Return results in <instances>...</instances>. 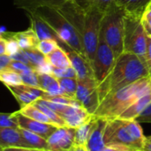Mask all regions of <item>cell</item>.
I'll list each match as a JSON object with an SVG mask.
<instances>
[{
  "instance_id": "1",
  "label": "cell",
  "mask_w": 151,
  "mask_h": 151,
  "mask_svg": "<svg viewBox=\"0 0 151 151\" xmlns=\"http://www.w3.org/2000/svg\"><path fill=\"white\" fill-rule=\"evenodd\" d=\"M149 76L150 75L144 60L124 51L116 58L111 72L97 87L100 103L108 95Z\"/></svg>"
},
{
  "instance_id": "2",
  "label": "cell",
  "mask_w": 151,
  "mask_h": 151,
  "mask_svg": "<svg viewBox=\"0 0 151 151\" xmlns=\"http://www.w3.org/2000/svg\"><path fill=\"white\" fill-rule=\"evenodd\" d=\"M151 89V76L141 79L104 97L94 116L108 120L119 118L138 98Z\"/></svg>"
},
{
  "instance_id": "3",
  "label": "cell",
  "mask_w": 151,
  "mask_h": 151,
  "mask_svg": "<svg viewBox=\"0 0 151 151\" xmlns=\"http://www.w3.org/2000/svg\"><path fill=\"white\" fill-rule=\"evenodd\" d=\"M145 139L137 120L120 118L108 120L104 133L105 146L120 145L135 151H142Z\"/></svg>"
},
{
  "instance_id": "4",
  "label": "cell",
  "mask_w": 151,
  "mask_h": 151,
  "mask_svg": "<svg viewBox=\"0 0 151 151\" xmlns=\"http://www.w3.org/2000/svg\"><path fill=\"white\" fill-rule=\"evenodd\" d=\"M35 12L54 31L59 40L58 42L65 43L74 51L85 57L82 43L78 33L58 9L42 7Z\"/></svg>"
},
{
  "instance_id": "5",
  "label": "cell",
  "mask_w": 151,
  "mask_h": 151,
  "mask_svg": "<svg viewBox=\"0 0 151 151\" xmlns=\"http://www.w3.org/2000/svg\"><path fill=\"white\" fill-rule=\"evenodd\" d=\"M126 12L115 3L102 18L100 35L111 47L116 58L124 52V19Z\"/></svg>"
},
{
  "instance_id": "6",
  "label": "cell",
  "mask_w": 151,
  "mask_h": 151,
  "mask_svg": "<svg viewBox=\"0 0 151 151\" xmlns=\"http://www.w3.org/2000/svg\"><path fill=\"white\" fill-rule=\"evenodd\" d=\"M77 1L85 9V22L81 34V43L84 55L91 65L92 61L94 60L98 44L101 20L104 14L99 12L92 4L84 0Z\"/></svg>"
},
{
  "instance_id": "7",
  "label": "cell",
  "mask_w": 151,
  "mask_h": 151,
  "mask_svg": "<svg viewBox=\"0 0 151 151\" xmlns=\"http://www.w3.org/2000/svg\"><path fill=\"white\" fill-rule=\"evenodd\" d=\"M142 16L126 13L124 19V51L133 53L145 62L148 35L142 22Z\"/></svg>"
},
{
  "instance_id": "8",
  "label": "cell",
  "mask_w": 151,
  "mask_h": 151,
  "mask_svg": "<svg viewBox=\"0 0 151 151\" xmlns=\"http://www.w3.org/2000/svg\"><path fill=\"white\" fill-rule=\"evenodd\" d=\"M116 56L104 37L99 35L98 44L94 60L91 63L94 77L97 84H101L111 72L116 62Z\"/></svg>"
},
{
  "instance_id": "9",
  "label": "cell",
  "mask_w": 151,
  "mask_h": 151,
  "mask_svg": "<svg viewBox=\"0 0 151 151\" xmlns=\"http://www.w3.org/2000/svg\"><path fill=\"white\" fill-rule=\"evenodd\" d=\"M78 86L75 99L91 115H94L100 104L98 84L95 79L77 80Z\"/></svg>"
},
{
  "instance_id": "10",
  "label": "cell",
  "mask_w": 151,
  "mask_h": 151,
  "mask_svg": "<svg viewBox=\"0 0 151 151\" xmlns=\"http://www.w3.org/2000/svg\"><path fill=\"white\" fill-rule=\"evenodd\" d=\"M75 128L58 127L48 139V151H73L75 149Z\"/></svg>"
},
{
  "instance_id": "11",
  "label": "cell",
  "mask_w": 151,
  "mask_h": 151,
  "mask_svg": "<svg viewBox=\"0 0 151 151\" xmlns=\"http://www.w3.org/2000/svg\"><path fill=\"white\" fill-rule=\"evenodd\" d=\"M13 113L17 119L19 127L28 130L30 132H33L46 140L58 128L57 126H55L53 124L43 123V122L35 120L31 118H28V117L23 115L22 113H20L19 111L16 112H13Z\"/></svg>"
},
{
  "instance_id": "12",
  "label": "cell",
  "mask_w": 151,
  "mask_h": 151,
  "mask_svg": "<svg viewBox=\"0 0 151 151\" xmlns=\"http://www.w3.org/2000/svg\"><path fill=\"white\" fill-rule=\"evenodd\" d=\"M58 44L66 51L71 61V65L76 72L77 80L95 79L91 65L85 57L74 51L63 42H58Z\"/></svg>"
},
{
  "instance_id": "13",
  "label": "cell",
  "mask_w": 151,
  "mask_h": 151,
  "mask_svg": "<svg viewBox=\"0 0 151 151\" xmlns=\"http://www.w3.org/2000/svg\"><path fill=\"white\" fill-rule=\"evenodd\" d=\"M59 116L65 122L66 127L77 128L91 118L89 114L80 104L73 105H66Z\"/></svg>"
},
{
  "instance_id": "14",
  "label": "cell",
  "mask_w": 151,
  "mask_h": 151,
  "mask_svg": "<svg viewBox=\"0 0 151 151\" xmlns=\"http://www.w3.org/2000/svg\"><path fill=\"white\" fill-rule=\"evenodd\" d=\"M108 123V119L104 118L96 117V122L88 140L85 145L88 151H102L105 147L104 133Z\"/></svg>"
},
{
  "instance_id": "15",
  "label": "cell",
  "mask_w": 151,
  "mask_h": 151,
  "mask_svg": "<svg viewBox=\"0 0 151 151\" xmlns=\"http://www.w3.org/2000/svg\"><path fill=\"white\" fill-rule=\"evenodd\" d=\"M0 36L14 40L21 50L35 49L39 42L37 35L31 27L20 32H3L0 33Z\"/></svg>"
},
{
  "instance_id": "16",
  "label": "cell",
  "mask_w": 151,
  "mask_h": 151,
  "mask_svg": "<svg viewBox=\"0 0 151 151\" xmlns=\"http://www.w3.org/2000/svg\"><path fill=\"white\" fill-rule=\"evenodd\" d=\"M11 147L28 148L19 130V127H0V148L5 149Z\"/></svg>"
},
{
  "instance_id": "17",
  "label": "cell",
  "mask_w": 151,
  "mask_h": 151,
  "mask_svg": "<svg viewBox=\"0 0 151 151\" xmlns=\"http://www.w3.org/2000/svg\"><path fill=\"white\" fill-rule=\"evenodd\" d=\"M17 8H20L26 12H35L39 8L49 7L53 9H60L70 0H12Z\"/></svg>"
},
{
  "instance_id": "18",
  "label": "cell",
  "mask_w": 151,
  "mask_h": 151,
  "mask_svg": "<svg viewBox=\"0 0 151 151\" xmlns=\"http://www.w3.org/2000/svg\"><path fill=\"white\" fill-rule=\"evenodd\" d=\"M30 19V27L35 31L39 40L54 39L59 42L54 31L43 21V19L35 12H26Z\"/></svg>"
},
{
  "instance_id": "19",
  "label": "cell",
  "mask_w": 151,
  "mask_h": 151,
  "mask_svg": "<svg viewBox=\"0 0 151 151\" xmlns=\"http://www.w3.org/2000/svg\"><path fill=\"white\" fill-rule=\"evenodd\" d=\"M38 88L44 90L50 96H64L58 79L51 73H38Z\"/></svg>"
},
{
  "instance_id": "20",
  "label": "cell",
  "mask_w": 151,
  "mask_h": 151,
  "mask_svg": "<svg viewBox=\"0 0 151 151\" xmlns=\"http://www.w3.org/2000/svg\"><path fill=\"white\" fill-rule=\"evenodd\" d=\"M114 3L127 14L142 16L151 4V0H114Z\"/></svg>"
},
{
  "instance_id": "21",
  "label": "cell",
  "mask_w": 151,
  "mask_h": 151,
  "mask_svg": "<svg viewBox=\"0 0 151 151\" xmlns=\"http://www.w3.org/2000/svg\"><path fill=\"white\" fill-rule=\"evenodd\" d=\"M151 103V89L138 98L132 105H130L119 118L125 119H135L138 115Z\"/></svg>"
},
{
  "instance_id": "22",
  "label": "cell",
  "mask_w": 151,
  "mask_h": 151,
  "mask_svg": "<svg viewBox=\"0 0 151 151\" xmlns=\"http://www.w3.org/2000/svg\"><path fill=\"white\" fill-rule=\"evenodd\" d=\"M45 58L46 62L54 68H66L72 66L66 51L60 45L55 50L45 56Z\"/></svg>"
},
{
  "instance_id": "23",
  "label": "cell",
  "mask_w": 151,
  "mask_h": 151,
  "mask_svg": "<svg viewBox=\"0 0 151 151\" xmlns=\"http://www.w3.org/2000/svg\"><path fill=\"white\" fill-rule=\"evenodd\" d=\"M6 88L16 98V100L20 105V108L32 104L35 101L37 100V98L34 95H32L28 90L27 85L21 84L18 86H8Z\"/></svg>"
},
{
  "instance_id": "24",
  "label": "cell",
  "mask_w": 151,
  "mask_h": 151,
  "mask_svg": "<svg viewBox=\"0 0 151 151\" xmlns=\"http://www.w3.org/2000/svg\"><path fill=\"white\" fill-rule=\"evenodd\" d=\"M96 122V116L92 115L91 118L84 124L75 128V147H85L88 137L92 132Z\"/></svg>"
},
{
  "instance_id": "25",
  "label": "cell",
  "mask_w": 151,
  "mask_h": 151,
  "mask_svg": "<svg viewBox=\"0 0 151 151\" xmlns=\"http://www.w3.org/2000/svg\"><path fill=\"white\" fill-rule=\"evenodd\" d=\"M19 130L20 134H22V137L24 141L26 142V143L27 144L29 149L48 151V142L46 139L42 138V136L33 132H30L28 130H26L20 127H19Z\"/></svg>"
},
{
  "instance_id": "26",
  "label": "cell",
  "mask_w": 151,
  "mask_h": 151,
  "mask_svg": "<svg viewBox=\"0 0 151 151\" xmlns=\"http://www.w3.org/2000/svg\"><path fill=\"white\" fill-rule=\"evenodd\" d=\"M58 81L63 92V95L65 96L75 99L78 86L77 78H60L58 79Z\"/></svg>"
},
{
  "instance_id": "27",
  "label": "cell",
  "mask_w": 151,
  "mask_h": 151,
  "mask_svg": "<svg viewBox=\"0 0 151 151\" xmlns=\"http://www.w3.org/2000/svg\"><path fill=\"white\" fill-rule=\"evenodd\" d=\"M32 104H34L35 106H36L40 111H42L51 121V123L55 126H57L58 127H66L65 122L64 121V119L58 114L56 113L54 111H52L51 109H50L48 106L44 105L42 103L40 102L39 99H37L36 101H35Z\"/></svg>"
},
{
  "instance_id": "28",
  "label": "cell",
  "mask_w": 151,
  "mask_h": 151,
  "mask_svg": "<svg viewBox=\"0 0 151 151\" xmlns=\"http://www.w3.org/2000/svg\"><path fill=\"white\" fill-rule=\"evenodd\" d=\"M19 111L20 113H22L23 115H25L28 118H31L35 120L43 122V123L52 124L51 121L50 120V119L34 104H29L25 107H22V108H20V110Z\"/></svg>"
},
{
  "instance_id": "29",
  "label": "cell",
  "mask_w": 151,
  "mask_h": 151,
  "mask_svg": "<svg viewBox=\"0 0 151 151\" xmlns=\"http://www.w3.org/2000/svg\"><path fill=\"white\" fill-rule=\"evenodd\" d=\"M0 81L4 83L6 87L23 84L20 74L10 67L0 72Z\"/></svg>"
},
{
  "instance_id": "30",
  "label": "cell",
  "mask_w": 151,
  "mask_h": 151,
  "mask_svg": "<svg viewBox=\"0 0 151 151\" xmlns=\"http://www.w3.org/2000/svg\"><path fill=\"white\" fill-rule=\"evenodd\" d=\"M58 47H59L58 41L54 39H43L39 40L35 49L44 56H47L48 54L55 50Z\"/></svg>"
},
{
  "instance_id": "31",
  "label": "cell",
  "mask_w": 151,
  "mask_h": 151,
  "mask_svg": "<svg viewBox=\"0 0 151 151\" xmlns=\"http://www.w3.org/2000/svg\"><path fill=\"white\" fill-rule=\"evenodd\" d=\"M51 74H53L56 78H77L75 70L70 66L66 68H51Z\"/></svg>"
},
{
  "instance_id": "32",
  "label": "cell",
  "mask_w": 151,
  "mask_h": 151,
  "mask_svg": "<svg viewBox=\"0 0 151 151\" xmlns=\"http://www.w3.org/2000/svg\"><path fill=\"white\" fill-rule=\"evenodd\" d=\"M37 73L38 72L35 69L20 73L23 84L33 86V87H38V80H37Z\"/></svg>"
},
{
  "instance_id": "33",
  "label": "cell",
  "mask_w": 151,
  "mask_h": 151,
  "mask_svg": "<svg viewBox=\"0 0 151 151\" xmlns=\"http://www.w3.org/2000/svg\"><path fill=\"white\" fill-rule=\"evenodd\" d=\"M0 127L18 128L17 119L14 113H1L0 112Z\"/></svg>"
},
{
  "instance_id": "34",
  "label": "cell",
  "mask_w": 151,
  "mask_h": 151,
  "mask_svg": "<svg viewBox=\"0 0 151 151\" xmlns=\"http://www.w3.org/2000/svg\"><path fill=\"white\" fill-rule=\"evenodd\" d=\"M114 4V0H93L92 4L103 14Z\"/></svg>"
},
{
  "instance_id": "35",
  "label": "cell",
  "mask_w": 151,
  "mask_h": 151,
  "mask_svg": "<svg viewBox=\"0 0 151 151\" xmlns=\"http://www.w3.org/2000/svg\"><path fill=\"white\" fill-rule=\"evenodd\" d=\"M10 68H12V70H14L15 72H17L18 73H23L28 71L33 70L34 68L25 63H22L20 61H16V60H12L10 65Z\"/></svg>"
},
{
  "instance_id": "36",
  "label": "cell",
  "mask_w": 151,
  "mask_h": 151,
  "mask_svg": "<svg viewBox=\"0 0 151 151\" xmlns=\"http://www.w3.org/2000/svg\"><path fill=\"white\" fill-rule=\"evenodd\" d=\"M139 123H151V103L135 119Z\"/></svg>"
},
{
  "instance_id": "37",
  "label": "cell",
  "mask_w": 151,
  "mask_h": 151,
  "mask_svg": "<svg viewBox=\"0 0 151 151\" xmlns=\"http://www.w3.org/2000/svg\"><path fill=\"white\" fill-rule=\"evenodd\" d=\"M145 64L149 70L150 75L151 76V37L148 36L147 38V49L145 54Z\"/></svg>"
},
{
  "instance_id": "38",
  "label": "cell",
  "mask_w": 151,
  "mask_h": 151,
  "mask_svg": "<svg viewBox=\"0 0 151 151\" xmlns=\"http://www.w3.org/2000/svg\"><path fill=\"white\" fill-rule=\"evenodd\" d=\"M12 58L7 54L0 55V72L10 67Z\"/></svg>"
},
{
  "instance_id": "39",
  "label": "cell",
  "mask_w": 151,
  "mask_h": 151,
  "mask_svg": "<svg viewBox=\"0 0 151 151\" xmlns=\"http://www.w3.org/2000/svg\"><path fill=\"white\" fill-rule=\"evenodd\" d=\"M102 151H135L125 146L120 145H106Z\"/></svg>"
},
{
  "instance_id": "40",
  "label": "cell",
  "mask_w": 151,
  "mask_h": 151,
  "mask_svg": "<svg viewBox=\"0 0 151 151\" xmlns=\"http://www.w3.org/2000/svg\"><path fill=\"white\" fill-rule=\"evenodd\" d=\"M142 26H143L146 35L151 37V19H148V18H145L144 16H142Z\"/></svg>"
},
{
  "instance_id": "41",
  "label": "cell",
  "mask_w": 151,
  "mask_h": 151,
  "mask_svg": "<svg viewBox=\"0 0 151 151\" xmlns=\"http://www.w3.org/2000/svg\"><path fill=\"white\" fill-rule=\"evenodd\" d=\"M0 151H45V150H35V149H29V148H23V147H11V148L2 149Z\"/></svg>"
},
{
  "instance_id": "42",
  "label": "cell",
  "mask_w": 151,
  "mask_h": 151,
  "mask_svg": "<svg viewBox=\"0 0 151 151\" xmlns=\"http://www.w3.org/2000/svg\"><path fill=\"white\" fill-rule=\"evenodd\" d=\"M4 54H7V41L0 36V55Z\"/></svg>"
},
{
  "instance_id": "43",
  "label": "cell",
  "mask_w": 151,
  "mask_h": 151,
  "mask_svg": "<svg viewBox=\"0 0 151 151\" xmlns=\"http://www.w3.org/2000/svg\"><path fill=\"white\" fill-rule=\"evenodd\" d=\"M142 151H151V136L146 137Z\"/></svg>"
},
{
  "instance_id": "44",
  "label": "cell",
  "mask_w": 151,
  "mask_h": 151,
  "mask_svg": "<svg viewBox=\"0 0 151 151\" xmlns=\"http://www.w3.org/2000/svg\"><path fill=\"white\" fill-rule=\"evenodd\" d=\"M73 151H88L85 147H75V149Z\"/></svg>"
},
{
  "instance_id": "45",
  "label": "cell",
  "mask_w": 151,
  "mask_h": 151,
  "mask_svg": "<svg viewBox=\"0 0 151 151\" xmlns=\"http://www.w3.org/2000/svg\"><path fill=\"white\" fill-rule=\"evenodd\" d=\"M2 150V149H1V148H0V150Z\"/></svg>"
},
{
  "instance_id": "46",
  "label": "cell",
  "mask_w": 151,
  "mask_h": 151,
  "mask_svg": "<svg viewBox=\"0 0 151 151\" xmlns=\"http://www.w3.org/2000/svg\"><path fill=\"white\" fill-rule=\"evenodd\" d=\"M150 5H151V4H150Z\"/></svg>"
}]
</instances>
